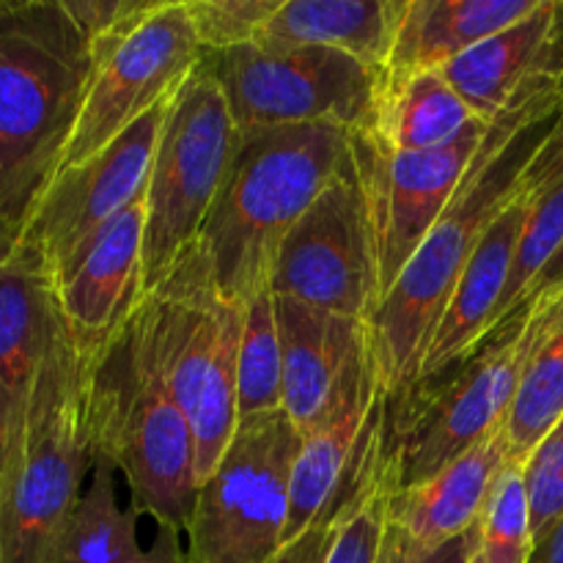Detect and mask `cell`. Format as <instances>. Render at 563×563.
Here are the masks:
<instances>
[{
	"instance_id": "6da1fadb",
	"label": "cell",
	"mask_w": 563,
	"mask_h": 563,
	"mask_svg": "<svg viewBox=\"0 0 563 563\" xmlns=\"http://www.w3.org/2000/svg\"><path fill=\"white\" fill-rule=\"evenodd\" d=\"M559 77H531L509 108L489 124L460 190L399 275L383 306L368 319V346L390 399L405 394L421 372L423 355L445 306L489 225L515 201L522 168L559 115Z\"/></svg>"
},
{
	"instance_id": "7a4b0ae2",
	"label": "cell",
	"mask_w": 563,
	"mask_h": 563,
	"mask_svg": "<svg viewBox=\"0 0 563 563\" xmlns=\"http://www.w3.org/2000/svg\"><path fill=\"white\" fill-rule=\"evenodd\" d=\"M350 168V130L335 124L240 132L201 231L154 291L245 306L269 289L273 258L291 225Z\"/></svg>"
},
{
	"instance_id": "3957f363",
	"label": "cell",
	"mask_w": 563,
	"mask_h": 563,
	"mask_svg": "<svg viewBox=\"0 0 563 563\" xmlns=\"http://www.w3.org/2000/svg\"><path fill=\"white\" fill-rule=\"evenodd\" d=\"M91 42L60 0H0V212L22 229L60 170Z\"/></svg>"
},
{
	"instance_id": "277c9868",
	"label": "cell",
	"mask_w": 563,
	"mask_h": 563,
	"mask_svg": "<svg viewBox=\"0 0 563 563\" xmlns=\"http://www.w3.org/2000/svg\"><path fill=\"white\" fill-rule=\"evenodd\" d=\"M93 460L124 476L132 511L157 528L187 533L198 495L190 423L170 396L154 355L143 302L130 322L97 350L91 379Z\"/></svg>"
},
{
	"instance_id": "5b68a950",
	"label": "cell",
	"mask_w": 563,
	"mask_h": 563,
	"mask_svg": "<svg viewBox=\"0 0 563 563\" xmlns=\"http://www.w3.org/2000/svg\"><path fill=\"white\" fill-rule=\"evenodd\" d=\"M97 350L71 339L64 317L27 412L20 462L0 495V563H47L93 467L91 379Z\"/></svg>"
},
{
	"instance_id": "8992f818",
	"label": "cell",
	"mask_w": 563,
	"mask_h": 563,
	"mask_svg": "<svg viewBox=\"0 0 563 563\" xmlns=\"http://www.w3.org/2000/svg\"><path fill=\"white\" fill-rule=\"evenodd\" d=\"M553 302V295L533 297L471 355L390 399L388 465L396 489L418 487L506 427L517 385Z\"/></svg>"
},
{
	"instance_id": "52a82bcc",
	"label": "cell",
	"mask_w": 563,
	"mask_h": 563,
	"mask_svg": "<svg viewBox=\"0 0 563 563\" xmlns=\"http://www.w3.org/2000/svg\"><path fill=\"white\" fill-rule=\"evenodd\" d=\"M302 434L284 410L245 418L187 526L190 563H273L286 548L291 467Z\"/></svg>"
},
{
	"instance_id": "ba28073f",
	"label": "cell",
	"mask_w": 563,
	"mask_h": 563,
	"mask_svg": "<svg viewBox=\"0 0 563 563\" xmlns=\"http://www.w3.org/2000/svg\"><path fill=\"white\" fill-rule=\"evenodd\" d=\"M198 71L223 91L236 132L302 124L361 130L385 80V71L335 49L256 42L203 53Z\"/></svg>"
},
{
	"instance_id": "9c48e42d",
	"label": "cell",
	"mask_w": 563,
	"mask_h": 563,
	"mask_svg": "<svg viewBox=\"0 0 563 563\" xmlns=\"http://www.w3.org/2000/svg\"><path fill=\"white\" fill-rule=\"evenodd\" d=\"M236 132L223 91L201 71L170 102L146 181L143 286L152 295L201 231L234 159Z\"/></svg>"
},
{
	"instance_id": "30bf717a",
	"label": "cell",
	"mask_w": 563,
	"mask_h": 563,
	"mask_svg": "<svg viewBox=\"0 0 563 563\" xmlns=\"http://www.w3.org/2000/svg\"><path fill=\"white\" fill-rule=\"evenodd\" d=\"M203 47L185 0H157L137 20L91 42V80L60 170L124 135L135 121L174 99L198 71Z\"/></svg>"
},
{
	"instance_id": "8fae6325",
	"label": "cell",
	"mask_w": 563,
	"mask_h": 563,
	"mask_svg": "<svg viewBox=\"0 0 563 563\" xmlns=\"http://www.w3.org/2000/svg\"><path fill=\"white\" fill-rule=\"evenodd\" d=\"M242 308L209 295L152 291L143 297L159 372L190 423L198 487L220 465L240 427Z\"/></svg>"
},
{
	"instance_id": "7c38bea8",
	"label": "cell",
	"mask_w": 563,
	"mask_h": 563,
	"mask_svg": "<svg viewBox=\"0 0 563 563\" xmlns=\"http://www.w3.org/2000/svg\"><path fill=\"white\" fill-rule=\"evenodd\" d=\"M390 396L379 383L368 341L357 352L328 418L302 438L291 467L286 544L333 526L388 465Z\"/></svg>"
},
{
	"instance_id": "4fadbf2b",
	"label": "cell",
	"mask_w": 563,
	"mask_h": 563,
	"mask_svg": "<svg viewBox=\"0 0 563 563\" xmlns=\"http://www.w3.org/2000/svg\"><path fill=\"white\" fill-rule=\"evenodd\" d=\"M273 297L368 324L379 308L366 196L355 163L291 225L269 269Z\"/></svg>"
},
{
	"instance_id": "5bb4252c",
	"label": "cell",
	"mask_w": 563,
	"mask_h": 563,
	"mask_svg": "<svg viewBox=\"0 0 563 563\" xmlns=\"http://www.w3.org/2000/svg\"><path fill=\"white\" fill-rule=\"evenodd\" d=\"M487 132L489 124L478 119L456 141L410 154L385 152L363 132H350L352 163L372 225L379 306L460 190Z\"/></svg>"
},
{
	"instance_id": "9a60e30c",
	"label": "cell",
	"mask_w": 563,
	"mask_h": 563,
	"mask_svg": "<svg viewBox=\"0 0 563 563\" xmlns=\"http://www.w3.org/2000/svg\"><path fill=\"white\" fill-rule=\"evenodd\" d=\"M174 99L154 108L93 157L55 174L22 225V245L42 258L53 286L82 247L146 192L154 148Z\"/></svg>"
},
{
	"instance_id": "2e32d148",
	"label": "cell",
	"mask_w": 563,
	"mask_h": 563,
	"mask_svg": "<svg viewBox=\"0 0 563 563\" xmlns=\"http://www.w3.org/2000/svg\"><path fill=\"white\" fill-rule=\"evenodd\" d=\"M60 324L53 280L31 247L0 267V495L25 443L38 368Z\"/></svg>"
},
{
	"instance_id": "e0dca14e",
	"label": "cell",
	"mask_w": 563,
	"mask_h": 563,
	"mask_svg": "<svg viewBox=\"0 0 563 563\" xmlns=\"http://www.w3.org/2000/svg\"><path fill=\"white\" fill-rule=\"evenodd\" d=\"M146 196V192H143ZM143 196L110 220L53 286L58 311L71 339L86 350H102L121 333L146 297L143 286Z\"/></svg>"
},
{
	"instance_id": "ac0fdd59",
	"label": "cell",
	"mask_w": 563,
	"mask_h": 563,
	"mask_svg": "<svg viewBox=\"0 0 563 563\" xmlns=\"http://www.w3.org/2000/svg\"><path fill=\"white\" fill-rule=\"evenodd\" d=\"M275 319L284 361V412L306 438L339 399L350 366L368 341V328L289 297H275Z\"/></svg>"
},
{
	"instance_id": "d6986e66",
	"label": "cell",
	"mask_w": 563,
	"mask_h": 563,
	"mask_svg": "<svg viewBox=\"0 0 563 563\" xmlns=\"http://www.w3.org/2000/svg\"><path fill=\"white\" fill-rule=\"evenodd\" d=\"M509 465H515L509 434L500 427L418 487L394 489L388 522L410 548L440 550L482 522L489 495Z\"/></svg>"
},
{
	"instance_id": "ffe728a7",
	"label": "cell",
	"mask_w": 563,
	"mask_h": 563,
	"mask_svg": "<svg viewBox=\"0 0 563 563\" xmlns=\"http://www.w3.org/2000/svg\"><path fill=\"white\" fill-rule=\"evenodd\" d=\"M528 212H531V203L515 198L478 242L476 253L467 262L465 273L445 306L443 319L429 341L418 379H429L460 363L495 330V319H498L500 300H504L506 284H509L511 262H515L517 242H520Z\"/></svg>"
},
{
	"instance_id": "44dd1931",
	"label": "cell",
	"mask_w": 563,
	"mask_h": 563,
	"mask_svg": "<svg viewBox=\"0 0 563 563\" xmlns=\"http://www.w3.org/2000/svg\"><path fill=\"white\" fill-rule=\"evenodd\" d=\"M559 14L561 0H542L531 16L484 38L440 71L467 108L493 124L531 77L550 75Z\"/></svg>"
},
{
	"instance_id": "7402d4cb",
	"label": "cell",
	"mask_w": 563,
	"mask_h": 563,
	"mask_svg": "<svg viewBox=\"0 0 563 563\" xmlns=\"http://www.w3.org/2000/svg\"><path fill=\"white\" fill-rule=\"evenodd\" d=\"M542 0H405L385 75L440 71L484 38L531 16Z\"/></svg>"
},
{
	"instance_id": "603a6c76",
	"label": "cell",
	"mask_w": 563,
	"mask_h": 563,
	"mask_svg": "<svg viewBox=\"0 0 563 563\" xmlns=\"http://www.w3.org/2000/svg\"><path fill=\"white\" fill-rule=\"evenodd\" d=\"M405 0H284L256 44L335 49L385 71Z\"/></svg>"
},
{
	"instance_id": "cb8c5ba5",
	"label": "cell",
	"mask_w": 563,
	"mask_h": 563,
	"mask_svg": "<svg viewBox=\"0 0 563 563\" xmlns=\"http://www.w3.org/2000/svg\"><path fill=\"white\" fill-rule=\"evenodd\" d=\"M91 484L71 509L47 563H190L181 533L157 528L152 548L137 542V515L115 498V467L93 460Z\"/></svg>"
},
{
	"instance_id": "d4e9b609",
	"label": "cell",
	"mask_w": 563,
	"mask_h": 563,
	"mask_svg": "<svg viewBox=\"0 0 563 563\" xmlns=\"http://www.w3.org/2000/svg\"><path fill=\"white\" fill-rule=\"evenodd\" d=\"M478 121L465 99L449 86L443 71L388 77L377 93L366 124L357 132L385 152H432L456 141Z\"/></svg>"
},
{
	"instance_id": "484cf974",
	"label": "cell",
	"mask_w": 563,
	"mask_h": 563,
	"mask_svg": "<svg viewBox=\"0 0 563 563\" xmlns=\"http://www.w3.org/2000/svg\"><path fill=\"white\" fill-rule=\"evenodd\" d=\"M553 313L526 363L515 405L506 418L511 462L522 465L539 440L563 416V291L553 295Z\"/></svg>"
},
{
	"instance_id": "4316f807",
	"label": "cell",
	"mask_w": 563,
	"mask_h": 563,
	"mask_svg": "<svg viewBox=\"0 0 563 563\" xmlns=\"http://www.w3.org/2000/svg\"><path fill=\"white\" fill-rule=\"evenodd\" d=\"M240 421L284 410V361H280L275 297L264 289L242 308L240 366H236Z\"/></svg>"
},
{
	"instance_id": "83f0119b",
	"label": "cell",
	"mask_w": 563,
	"mask_h": 563,
	"mask_svg": "<svg viewBox=\"0 0 563 563\" xmlns=\"http://www.w3.org/2000/svg\"><path fill=\"white\" fill-rule=\"evenodd\" d=\"M563 247V181L550 187L531 201L526 225H522L520 242H517L515 262H511L509 284H506L504 300H500L495 328L506 322L511 313L520 311L531 302V291L539 275Z\"/></svg>"
},
{
	"instance_id": "f1b7e54d",
	"label": "cell",
	"mask_w": 563,
	"mask_h": 563,
	"mask_svg": "<svg viewBox=\"0 0 563 563\" xmlns=\"http://www.w3.org/2000/svg\"><path fill=\"white\" fill-rule=\"evenodd\" d=\"M478 528H482V555L487 563L531 561V515H528V493L520 465H509L498 478Z\"/></svg>"
},
{
	"instance_id": "f546056e",
	"label": "cell",
	"mask_w": 563,
	"mask_h": 563,
	"mask_svg": "<svg viewBox=\"0 0 563 563\" xmlns=\"http://www.w3.org/2000/svg\"><path fill=\"white\" fill-rule=\"evenodd\" d=\"M284 0H185L203 53L253 44Z\"/></svg>"
},
{
	"instance_id": "4dcf8cb0",
	"label": "cell",
	"mask_w": 563,
	"mask_h": 563,
	"mask_svg": "<svg viewBox=\"0 0 563 563\" xmlns=\"http://www.w3.org/2000/svg\"><path fill=\"white\" fill-rule=\"evenodd\" d=\"M396 484L390 476V465L374 478L366 493L355 500L350 511L341 517L339 537L324 563H377L383 548L385 528H388L390 495Z\"/></svg>"
},
{
	"instance_id": "1f68e13d",
	"label": "cell",
	"mask_w": 563,
	"mask_h": 563,
	"mask_svg": "<svg viewBox=\"0 0 563 563\" xmlns=\"http://www.w3.org/2000/svg\"><path fill=\"white\" fill-rule=\"evenodd\" d=\"M520 467L528 493L531 537L537 544L563 515V416Z\"/></svg>"
},
{
	"instance_id": "d6a6232c",
	"label": "cell",
	"mask_w": 563,
	"mask_h": 563,
	"mask_svg": "<svg viewBox=\"0 0 563 563\" xmlns=\"http://www.w3.org/2000/svg\"><path fill=\"white\" fill-rule=\"evenodd\" d=\"M563 181V104L559 115L550 124L548 135L542 137V143L537 146L533 157L528 159V165L522 168L520 179H517L515 198L531 203L533 198H539L542 192H548L550 187Z\"/></svg>"
},
{
	"instance_id": "836d02e7",
	"label": "cell",
	"mask_w": 563,
	"mask_h": 563,
	"mask_svg": "<svg viewBox=\"0 0 563 563\" xmlns=\"http://www.w3.org/2000/svg\"><path fill=\"white\" fill-rule=\"evenodd\" d=\"M60 3L82 36L93 42L143 16L157 0H60Z\"/></svg>"
},
{
	"instance_id": "e575fe53",
	"label": "cell",
	"mask_w": 563,
	"mask_h": 563,
	"mask_svg": "<svg viewBox=\"0 0 563 563\" xmlns=\"http://www.w3.org/2000/svg\"><path fill=\"white\" fill-rule=\"evenodd\" d=\"M478 544H482V528L476 526L467 533H462L460 539H454V542L443 544L440 550L421 553V550L410 548V544L401 539V533L388 522L377 563H467L471 555L478 550Z\"/></svg>"
},
{
	"instance_id": "d590c367",
	"label": "cell",
	"mask_w": 563,
	"mask_h": 563,
	"mask_svg": "<svg viewBox=\"0 0 563 563\" xmlns=\"http://www.w3.org/2000/svg\"><path fill=\"white\" fill-rule=\"evenodd\" d=\"M339 522H333V526H319L313 531L302 533L300 539L286 544L273 563H324L330 550H333L335 537H339Z\"/></svg>"
},
{
	"instance_id": "8d00e7d4",
	"label": "cell",
	"mask_w": 563,
	"mask_h": 563,
	"mask_svg": "<svg viewBox=\"0 0 563 563\" xmlns=\"http://www.w3.org/2000/svg\"><path fill=\"white\" fill-rule=\"evenodd\" d=\"M528 563H563V515L555 520V526L533 544L531 561Z\"/></svg>"
},
{
	"instance_id": "74e56055",
	"label": "cell",
	"mask_w": 563,
	"mask_h": 563,
	"mask_svg": "<svg viewBox=\"0 0 563 563\" xmlns=\"http://www.w3.org/2000/svg\"><path fill=\"white\" fill-rule=\"evenodd\" d=\"M559 291H563V247L555 253L553 262L544 267V273L539 275L537 286H533V291H531V300L533 297H542V295H559Z\"/></svg>"
},
{
	"instance_id": "f35d334b",
	"label": "cell",
	"mask_w": 563,
	"mask_h": 563,
	"mask_svg": "<svg viewBox=\"0 0 563 563\" xmlns=\"http://www.w3.org/2000/svg\"><path fill=\"white\" fill-rule=\"evenodd\" d=\"M22 245V229L16 223H11L3 212H0V267L20 251Z\"/></svg>"
},
{
	"instance_id": "ab89813d",
	"label": "cell",
	"mask_w": 563,
	"mask_h": 563,
	"mask_svg": "<svg viewBox=\"0 0 563 563\" xmlns=\"http://www.w3.org/2000/svg\"><path fill=\"white\" fill-rule=\"evenodd\" d=\"M550 75L559 77V86L563 93V3H561V14H559V33H555L553 60H550Z\"/></svg>"
},
{
	"instance_id": "60d3db41",
	"label": "cell",
	"mask_w": 563,
	"mask_h": 563,
	"mask_svg": "<svg viewBox=\"0 0 563 563\" xmlns=\"http://www.w3.org/2000/svg\"><path fill=\"white\" fill-rule=\"evenodd\" d=\"M467 563H487V561H484V555H482V544H478V550L471 555V561H467Z\"/></svg>"
}]
</instances>
